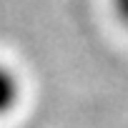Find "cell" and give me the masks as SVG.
<instances>
[{
  "label": "cell",
  "mask_w": 128,
  "mask_h": 128,
  "mask_svg": "<svg viewBox=\"0 0 128 128\" xmlns=\"http://www.w3.org/2000/svg\"><path fill=\"white\" fill-rule=\"evenodd\" d=\"M113 13H116V18L128 28V0H113Z\"/></svg>",
  "instance_id": "7a4b0ae2"
},
{
  "label": "cell",
  "mask_w": 128,
  "mask_h": 128,
  "mask_svg": "<svg viewBox=\"0 0 128 128\" xmlns=\"http://www.w3.org/2000/svg\"><path fill=\"white\" fill-rule=\"evenodd\" d=\"M20 96H23V86H20L18 73L10 66L0 63V118L15 110Z\"/></svg>",
  "instance_id": "6da1fadb"
}]
</instances>
